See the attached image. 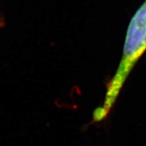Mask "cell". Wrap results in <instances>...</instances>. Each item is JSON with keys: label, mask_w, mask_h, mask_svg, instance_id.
<instances>
[{"label": "cell", "mask_w": 146, "mask_h": 146, "mask_svg": "<svg viewBox=\"0 0 146 146\" xmlns=\"http://www.w3.org/2000/svg\"><path fill=\"white\" fill-rule=\"evenodd\" d=\"M3 22L2 21V19H1V18L0 17V27L3 26Z\"/></svg>", "instance_id": "cell-2"}, {"label": "cell", "mask_w": 146, "mask_h": 146, "mask_svg": "<svg viewBox=\"0 0 146 146\" xmlns=\"http://www.w3.org/2000/svg\"><path fill=\"white\" fill-rule=\"evenodd\" d=\"M145 50L146 0L136 11L128 27L123 58L114 86V94L120 90L129 70Z\"/></svg>", "instance_id": "cell-1"}]
</instances>
